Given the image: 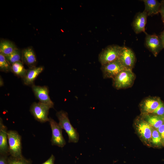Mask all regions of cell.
I'll list each match as a JSON object with an SVG mask.
<instances>
[{
	"label": "cell",
	"instance_id": "6da1fadb",
	"mask_svg": "<svg viewBox=\"0 0 164 164\" xmlns=\"http://www.w3.org/2000/svg\"><path fill=\"white\" fill-rule=\"evenodd\" d=\"M133 127L136 134L143 144L150 148L152 127L140 115L134 120Z\"/></svg>",
	"mask_w": 164,
	"mask_h": 164
},
{
	"label": "cell",
	"instance_id": "ac0fdd59",
	"mask_svg": "<svg viewBox=\"0 0 164 164\" xmlns=\"http://www.w3.org/2000/svg\"><path fill=\"white\" fill-rule=\"evenodd\" d=\"M140 115L151 126L157 129L164 124L163 117L153 113Z\"/></svg>",
	"mask_w": 164,
	"mask_h": 164
},
{
	"label": "cell",
	"instance_id": "8992f818",
	"mask_svg": "<svg viewBox=\"0 0 164 164\" xmlns=\"http://www.w3.org/2000/svg\"><path fill=\"white\" fill-rule=\"evenodd\" d=\"M126 69L118 60L101 65V70L104 78L113 79L119 73Z\"/></svg>",
	"mask_w": 164,
	"mask_h": 164
},
{
	"label": "cell",
	"instance_id": "9c48e42d",
	"mask_svg": "<svg viewBox=\"0 0 164 164\" xmlns=\"http://www.w3.org/2000/svg\"><path fill=\"white\" fill-rule=\"evenodd\" d=\"M161 100L158 97H149L143 100L139 104L140 114L153 113L159 106Z\"/></svg>",
	"mask_w": 164,
	"mask_h": 164
},
{
	"label": "cell",
	"instance_id": "ffe728a7",
	"mask_svg": "<svg viewBox=\"0 0 164 164\" xmlns=\"http://www.w3.org/2000/svg\"><path fill=\"white\" fill-rule=\"evenodd\" d=\"M17 48L12 42L6 40H1L0 43V53L5 56L12 53Z\"/></svg>",
	"mask_w": 164,
	"mask_h": 164
},
{
	"label": "cell",
	"instance_id": "484cf974",
	"mask_svg": "<svg viewBox=\"0 0 164 164\" xmlns=\"http://www.w3.org/2000/svg\"><path fill=\"white\" fill-rule=\"evenodd\" d=\"M6 155H0V164H8V158Z\"/></svg>",
	"mask_w": 164,
	"mask_h": 164
},
{
	"label": "cell",
	"instance_id": "5b68a950",
	"mask_svg": "<svg viewBox=\"0 0 164 164\" xmlns=\"http://www.w3.org/2000/svg\"><path fill=\"white\" fill-rule=\"evenodd\" d=\"M7 135L9 153L13 157L22 156L21 136L17 131L12 130L8 131Z\"/></svg>",
	"mask_w": 164,
	"mask_h": 164
},
{
	"label": "cell",
	"instance_id": "9a60e30c",
	"mask_svg": "<svg viewBox=\"0 0 164 164\" xmlns=\"http://www.w3.org/2000/svg\"><path fill=\"white\" fill-rule=\"evenodd\" d=\"M43 66L34 67L27 70L23 78L24 84L26 85L32 84L38 77L43 70Z\"/></svg>",
	"mask_w": 164,
	"mask_h": 164
},
{
	"label": "cell",
	"instance_id": "f546056e",
	"mask_svg": "<svg viewBox=\"0 0 164 164\" xmlns=\"http://www.w3.org/2000/svg\"><path fill=\"white\" fill-rule=\"evenodd\" d=\"M159 36L161 39L164 48V30L161 33Z\"/></svg>",
	"mask_w": 164,
	"mask_h": 164
},
{
	"label": "cell",
	"instance_id": "603a6c76",
	"mask_svg": "<svg viewBox=\"0 0 164 164\" xmlns=\"http://www.w3.org/2000/svg\"><path fill=\"white\" fill-rule=\"evenodd\" d=\"M0 70L2 71L8 72L11 71V65L5 56L0 53Z\"/></svg>",
	"mask_w": 164,
	"mask_h": 164
},
{
	"label": "cell",
	"instance_id": "cb8c5ba5",
	"mask_svg": "<svg viewBox=\"0 0 164 164\" xmlns=\"http://www.w3.org/2000/svg\"><path fill=\"white\" fill-rule=\"evenodd\" d=\"M8 164H31V163L22 156L19 157L11 156L8 158Z\"/></svg>",
	"mask_w": 164,
	"mask_h": 164
},
{
	"label": "cell",
	"instance_id": "f1b7e54d",
	"mask_svg": "<svg viewBox=\"0 0 164 164\" xmlns=\"http://www.w3.org/2000/svg\"><path fill=\"white\" fill-rule=\"evenodd\" d=\"M55 159L54 156L52 155L48 160L42 164H54Z\"/></svg>",
	"mask_w": 164,
	"mask_h": 164
},
{
	"label": "cell",
	"instance_id": "7a4b0ae2",
	"mask_svg": "<svg viewBox=\"0 0 164 164\" xmlns=\"http://www.w3.org/2000/svg\"><path fill=\"white\" fill-rule=\"evenodd\" d=\"M56 115L60 126L66 131L68 135L69 142H77L79 139L78 133L71 124L67 113L61 110L57 112Z\"/></svg>",
	"mask_w": 164,
	"mask_h": 164
},
{
	"label": "cell",
	"instance_id": "d6986e66",
	"mask_svg": "<svg viewBox=\"0 0 164 164\" xmlns=\"http://www.w3.org/2000/svg\"><path fill=\"white\" fill-rule=\"evenodd\" d=\"M150 147L160 149L164 147L160 135L157 129L152 127V131L150 140Z\"/></svg>",
	"mask_w": 164,
	"mask_h": 164
},
{
	"label": "cell",
	"instance_id": "8fae6325",
	"mask_svg": "<svg viewBox=\"0 0 164 164\" xmlns=\"http://www.w3.org/2000/svg\"><path fill=\"white\" fill-rule=\"evenodd\" d=\"M32 91L39 102L48 106L50 108H53L54 103L49 95L48 88L46 86H32Z\"/></svg>",
	"mask_w": 164,
	"mask_h": 164
},
{
	"label": "cell",
	"instance_id": "30bf717a",
	"mask_svg": "<svg viewBox=\"0 0 164 164\" xmlns=\"http://www.w3.org/2000/svg\"><path fill=\"white\" fill-rule=\"evenodd\" d=\"M145 45L147 49L156 57L164 47L159 36L156 35H150L146 32Z\"/></svg>",
	"mask_w": 164,
	"mask_h": 164
},
{
	"label": "cell",
	"instance_id": "7c38bea8",
	"mask_svg": "<svg viewBox=\"0 0 164 164\" xmlns=\"http://www.w3.org/2000/svg\"><path fill=\"white\" fill-rule=\"evenodd\" d=\"M118 59L126 69L132 70L135 63L136 58L134 53L131 49L123 46Z\"/></svg>",
	"mask_w": 164,
	"mask_h": 164
},
{
	"label": "cell",
	"instance_id": "4dcf8cb0",
	"mask_svg": "<svg viewBox=\"0 0 164 164\" xmlns=\"http://www.w3.org/2000/svg\"><path fill=\"white\" fill-rule=\"evenodd\" d=\"M163 118H164V117H163Z\"/></svg>",
	"mask_w": 164,
	"mask_h": 164
},
{
	"label": "cell",
	"instance_id": "ba28073f",
	"mask_svg": "<svg viewBox=\"0 0 164 164\" xmlns=\"http://www.w3.org/2000/svg\"><path fill=\"white\" fill-rule=\"evenodd\" d=\"M49 122L52 132L51 142L53 145L63 147L66 144L63 135L62 128L59 123L53 119L49 118Z\"/></svg>",
	"mask_w": 164,
	"mask_h": 164
},
{
	"label": "cell",
	"instance_id": "83f0119b",
	"mask_svg": "<svg viewBox=\"0 0 164 164\" xmlns=\"http://www.w3.org/2000/svg\"><path fill=\"white\" fill-rule=\"evenodd\" d=\"M161 7L159 13H160L162 21L164 24V0L161 2Z\"/></svg>",
	"mask_w": 164,
	"mask_h": 164
},
{
	"label": "cell",
	"instance_id": "277c9868",
	"mask_svg": "<svg viewBox=\"0 0 164 164\" xmlns=\"http://www.w3.org/2000/svg\"><path fill=\"white\" fill-rule=\"evenodd\" d=\"M123 47L116 45L108 46L103 50L98 56L101 65L118 60L121 54Z\"/></svg>",
	"mask_w": 164,
	"mask_h": 164
},
{
	"label": "cell",
	"instance_id": "2e32d148",
	"mask_svg": "<svg viewBox=\"0 0 164 164\" xmlns=\"http://www.w3.org/2000/svg\"><path fill=\"white\" fill-rule=\"evenodd\" d=\"M22 61L29 68L36 67V58L34 52L31 47H29L23 50L22 51Z\"/></svg>",
	"mask_w": 164,
	"mask_h": 164
},
{
	"label": "cell",
	"instance_id": "7402d4cb",
	"mask_svg": "<svg viewBox=\"0 0 164 164\" xmlns=\"http://www.w3.org/2000/svg\"><path fill=\"white\" fill-rule=\"evenodd\" d=\"M5 56L11 65L16 62L22 61V52L17 48L11 54Z\"/></svg>",
	"mask_w": 164,
	"mask_h": 164
},
{
	"label": "cell",
	"instance_id": "52a82bcc",
	"mask_svg": "<svg viewBox=\"0 0 164 164\" xmlns=\"http://www.w3.org/2000/svg\"><path fill=\"white\" fill-rule=\"evenodd\" d=\"M50 108L39 102H34L31 105L30 111L36 120L40 122L49 121V111Z\"/></svg>",
	"mask_w": 164,
	"mask_h": 164
},
{
	"label": "cell",
	"instance_id": "4fadbf2b",
	"mask_svg": "<svg viewBox=\"0 0 164 164\" xmlns=\"http://www.w3.org/2000/svg\"><path fill=\"white\" fill-rule=\"evenodd\" d=\"M148 15L144 11L137 13L133 21L132 26L136 34L145 32V26Z\"/></svg>",
	"mask_w": 164,
	"mask_h": 164
},
{
	"label": "cell",
	"instance_id": "5bb4252c",
	"mask_svg": "<svg viewBox=\"0 0 164 164\" xmlns=\"http://www.w3.org/2000/svg\"><path fill=\"white\" fill-rule=\"evenodd\" d=\"M8 131L1 118L0 119V155H8L9 153L8 144Z\"/></svg>",
	"mask_w": 164,
	"mask_h": 164
},
{
	"label": "cell",
	"instance_id": "4316f807",
	"mask_svg": "<svg viewBox=\"0 0 164 164\" xmlns=\"http://www.w3.org/2000/svg\"><path fill=\"white\" fill-rule=\"evenodd\" d=\"M164 145V124L162 125L158 129Z\"/></svg>",
	"mask_w": 164,
	"mask_h": 164
},
{
	"label": "cell",
	"instance_id": "44dd1931",
	"mask_svg": "<svg viewBox=\"0 0 164 164\" xmlns=\"http://www.w3.org/2000/svg\"><path fill=\"white\" fill-rule=\"evenodd\" d=\"M11 71L17 76L23 78L27 70L25 68L23 62L19 61L11 65Z\"/></svg>",
	"mask_w": 164,
	"mask_h": 164
},
{
	"label": "cell",
	"instance_id": "3957f363",
	"mask_svg": "<svg viewBox=\"0 0 164 164\" xmlns=\"http://www.w3.org/2000/svg\"><path fill=\"white\" fill-rule=\"evenodd\" d=\"M135 78L132 70L125 69L112 79L113 86L117 90L128 88L132 86Z\"/></svg>",
	"mask_w": 164,
	"mask_h": 164
},
{
	"label": "cell",
	"instance_id": "e0dca14e",
	"mask_svg": "<svg viewBox=\"0 0 164 164\" xmlns=\"http://www.w3.org/2000/svg\"><path fill=\"white\" fill-rule=\"evenodd\" d=\"M145 8L144 10L148 16H152L159 13L161 3L156 0H144Z\"/></svg>",
	"mask_w": 164,
	"mask_h": 164
},
{
	"label": "cell",
	"instance_id": "d4e9b609",
	"mask_svg": "<svg viewBox=\"0 0 164 164\" xmlns=\"http://www.w3.org/2000/svg\"><path fill=\"white\" fill-rule=\"evenodd\" d=\"M153 113L161 117H164V102L162 101H161L159 106Z\"/></svg>",
	"mask_w": 164,
	"mask_h": 164
}]
</instances>
